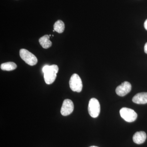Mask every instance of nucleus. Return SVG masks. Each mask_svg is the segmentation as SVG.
<instances>
[{
    "label": "nucleus",
    "instance_id": "nucleus-5",
    "mask_svg": "<svg viewBox=\"0 0 147 147\" xmlns=\"http://www.w3.org/2000/svg\"><path fill=\"white\" fill-rule=\"evenodd\" d=\"M69 87L74 92H80L82 91L83 88V84L82 80L80 76L74 74L71 76L69 82Z\"/></svg>",
    "mask_w": 147,
    "mask_h": 147
},
{
    "label": "nucleus",
    "instance_id": "nucleus-8",
    "mask_svg": "<svg viewBox=\"0 0 147 147\" xmlns=\"http://www.w3.org/2000/svg\"><path fill=\"white\" fill-rule=\"evenodd\" d=\"M132 101L138 104L147 103V92H141L137 94L132 98Z\"/></svg>",
    "mask_w": 147,
    "mask_h": 147
},
{
    "label": "nucleus",
    "instance_id": "nucleus-16",
    "mask_svg": "<svg viewBox=\"0 0 147 147\" xmlns=\"http://www.w3.org/2000/svg\"><path fill=\"white\" fill-rule=\"evenodd\" d=\"M49 36H50H50H51V35H50H50H49Z\"/></svg>",
    "mask_w": 147,
    "mask_h": 147
},
{
    "label": "nucleus",
    "instance_id": "nucleus-13",
    "mask_svg": "<svg viewBox=\"0 0 147 147\" xmlns=\"http://www.w3.org/2000/svg\"><path fill=\"white\" fill-rule=\"evenodd\" d=\"M144 26L145 29L147 30V19L145 21L144 24Z\"/></svg>",
    "mask_w": 147,
    "mask_h": 147
},
{
    "label": "nucleus",
    "instance_id": "nucleus-11",
    "mask_svg": "<svg viewBox=\"0 0 147 147\" xmlns=\"http://www.w3.org/2000/svg\"><path fill=\"white\" fill-rule=\"evenodd\" d=\"M17 67L16 64L12 62H9L2 64L1 65V68L2 70L5 71H12L16 69Z\"/></svg>",
    "mask_w": 147,
    "mask_h": 147
},
{
    "label": "nucleus",
    "instance_id": "nucleus-17",
    "mask_svg": "<svg viewBox=\"0 0 147 147\" xmlns=\"http://www.w3.org/2000/svg\"><path fill=\"white\" fill-rule=\"evenodd\" d=\"M53 32H55V30H53Z\"/></svg>",
    "mask_w": 147,
    "mask_h": 147
},
{
    "label": "nucleus",
    "instance_id": "nucleus-12",
    "mask_svg": "<svg viewBox=\"0 0 147 147\" xmlns=\"http://www.w3.org/2000/svg\"><path fill=\"white\" fill-rule=\"evenodd\" d=\"M54 29L55 31L59 33H62L64 31L65 24L63 21L58 20L55 22L54 25Z\"/></svg>",
    "mask_w": 147,
    "mask_h": 147
},
{
    "label": "nucleus",
    "instance_id": "nucleus-14",
    "mask_svg": "<svg viewBox=\"0 0 147 147\" xmlns=\"http://www.w3.org/2000/svg\"><path fill=\"white\" fill-rule=\"evenodd\" d=\"M144 52L146 54H147V42L145 44L144 46Z\"/></svg>",
    "mask_w": 147,
    "mask_h": 147
},
{
    "label": "nucleus",
    "instance_id": "nucleus-3",
    "mask_svg": "<svg viewBox=\"0 0 147 147\" xmlns=\"http://www.w3.org/2000/svg\"><path fill=\"white\" fill-rule=\"evenodd\" d=\"M88 110L90 116L92 117H98L100 114V103L97 99L93 98L90 100Z\"/></svg>",
    "mask_w": 147,
    "mask_h": 147
},
{
    "label": "nucleus",
    "instance_id": "nucleus-6",
    "mask_svg": "<svg viewBox=\"0 0 147 147\" xmlns=\"http://www.w3.org/2000/svg\"><path fill=\"white\" fill-rule=\"evenodd\" d=\"M74 109L73 102L70 99H66L64 100L61 109V113L64 116L70 115Z\"/></svg>",
    "mask_w": 147,
    "mask_h": 147
},
{
    "label": "nucleus",
    "instance_id": "nucleus-7",
    "mask_svg": "<svg viewBox=\"0 0 147 147\" xmlns=\"http://www.w3.org/2000/svg\"><path fill=\"white\" fill-rule=\"evenodd\" d=\"M131 88V84L129 82H125L117 87L116 92L119 96H125L130 92Z\"/></svg>",
    "mask_w": 147,
    "mask_h": 147
},
{
    "label": "nucleus",
    "instance_id": "nucleus-4",
    "mask_svg": "<svg viewBox=\"0 0 147 147\" xmlns=\"http://www.w3.org/2000/svg\"><path fill=\"white\" fill-rule=\"evenodd\" d=\"M121 117L128 122H132L137 119V113L132 109L127 108H123L120 110Z\"/></svg>",
    "mask_w": 147,
    "mask_h": 147
},
{
    "label": "nucleus",
    "instance_id": "nucleus-2",
    "mask_svg": "<svg viewBox=\"0 0 147 147\" xmlns=\"http://www.w3.org/2000/svg\"><path fill=\"white\" fill-rule=\"evenodd\" d=\"M19 53L21 59L29 65L33 66L37 63L38 60L36 57L28 50L21 49Z\"/></svg>",
    "mask_w": 147,
    "mask_h": 147
},
{
    "label": "nucleus",
    "instance_id": "nucleus-9",
    "mask_svg": "<svg viewBox=\"0 0 147 147\" xmlns=\"http://www.w3.org/2000/svg\"><path fill=\"white\" fill-rule=\"evenodd\" d=\"M146 138V134L144 131H137L133 136V141L135 144H141L145 142Z\"/></svg>",
    "mask_w": 147,
    "mask_h": 147
},
{
    "label": "nucleus",
    "instance_id": "nucleus-1",
    "mask_svg": "<svg viewBox=\"0 0 147 147\" xmlns=\"http://www.w3.org/2000/svg\"><path fill=\"white\" fill-rule=\"evenodd\" d=\"M44 73V78L45 83L50 85L55 82L57 77V74L59 71V67L56 65H46L42 68Z\"/></svg>",
    "mask_w": 147,
    "mask_h": 147
},
{
    "label": "nucleus",
    "instance_id": "nucleus-10",
    "mask_svg": "<svg viewBox=\"0 0 147 147\" xmlns=\"http://www.w3.org/2000/svg\"><path fill=\"white\" fill-rule=\"evenodd\" d=\"M50 36L48 35L43 36L39 39L40 45L44 49H47L52 45V42L50 40Z\"/></svg>",
    "mask_w": 147,
    "mask_h": 147
},
{
    "label": "nucleus",
    "instance_id": "nucleus-15",
    "mask_svg": "<svg viewBox=\"0 0 147 147\" xmlns=\"http://www.w3.org/2000/svg\"><path fill=\"white\" fill-rule=\"evenodd\" d=\"M90 147H98L95 146H90Z\"/></svg>",
    "mask_w": 147,
    "mask_h": 147
}]
</instances>
